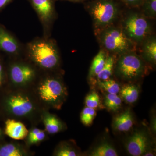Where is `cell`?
I'll return each instance as SVG.
<instances>
[{
    "instance_id": "cell-6",
    "label": "cell",
    "mask_w": 156,
    "mask_h": 156,
    "mask_svg": "<svg viewBox=\"0 0 156 156\" xmlns=\"http://www.w3.org/2000/svg\"><path fill=\"white\" fill-rule=\"evenodd\" d=\"M34 10L41 24L43 36L51 37L54 23L57 18L55 0H27Z\"/></svg>"
},
{
    "instance_id": "cell-10",
    "label": "cell",
    "mask_w": 156,
    "mask_h": 156,
    "mask_svg": "<svg viewBox=\"0 0 156 156\" xmlns=\"http://www.w3.org/2000/svg\"><path fill=\"white\" fill-rule=\"evenodd\" d=\"M150 140L147 134L142 131H137L128 138L126 144L128 153L133 156L144 155L148 151Z\"/></svg>"
},
{
    "instance_id": "cell-22",
    "label": "cell",
    "mask_w": 156,
    "mask_h": 156,
    "mask_svg": "<svg viewBox=\"0 0 156 156\" xmlns=\"http://www.w3.org/2000/svg\"><path fill=\"white\" fill-rule=\"evenodd\" d=\"M98 85L101 89L110 94H118L121 89L119 85L116 81L112 79L99 82Z\"/></svg>"
},
{
    "instance_id": "cell-4",
    "label": "cell",
    "mask_w": 156,
    "mask_h": 156,
    "mask_svg": "<svg viewBox=\"0 0 156 156\" xmlns=\"http://www.w3.org/2000/svg\"><path fill=\"white\" fill-rule=\"evenodd\" d=\"M120 27L126 37L136 45L152 35L149 19L136 11H129L122 20Z\"/></svg>"
},
{
    "instance_id": "cell-12",
    "label": "cell",
    "mask_w": 156,
    "mask_h": 156,
    "mask_svg": "<svg viewBox=\"0 0 156 156\" xmlns=\"http://www.w3.org/2000/svg\"><path fill=\"white\" fill-rule=\"evenodd\" d=\"M141 58L153 65L156 62V38L154 35L147 37L140 44Z\"/></svg>"
},
{
    "instance_id": "cell-19",
    "label": "cell",
    "mask_w": 156,
    "mask_h": 156,
    "mask_svg": "<svg viewBox=\"0 0 156 156\" xmlns=\"http://www.w3.org/2000/svg\"><path fill=\"white\" fill-rule=\"evenodd\" d=\"M90 155L92 156H117L116 151L114 147L108 143L101 144L95 148L91 152Z\"/></svg>"
},
{
    "instance_id": "cell-27",
    "label": "cell",
    "mask_w": 156,
    "mask_h": 156,
    "mask_svg": "<svg viewBox=\"0 0 156 156\" xmlns=\"http://www.w3.org/2000/svg\"><path fill=\"white\" fill-rule=\"evenodd\" d=\"M45 133L44 131L40 130L38 133L35 134L34 136L29 138V142L31 144L37 143L42 141L44 139Z\"/></svg>"
},
{
    "instance_id": "cell-16",
    "label": "cell",
    "mask_w": 156,
    "mask_h": 156,
    "mask_svg": "<svg viewBox=\"0 0 156 156\" xmlns=\"http://www.w3.org/2000/svg\"><path fill=\"white\" fill-rule=\"evenodd\" d=\"M115 56L114 54L108 53L104 66L96 76L98 82L109 79L112 75L115 63Z\"/></svg>"
},
{
    "instance_id": "cell-13",
    "label": "cell",
    "mask_w": 156,
    "mask_h": 156,
    "mask_svg": "<svg viewBox=\"0 0 156 156\" xmlns=\"http://www.w3.org/2000/svg\"><path fill=\"white\" fill-rule=\"evenodd\" d=\"M5 133L12 139L22 140L27 136L28 131L22 123L8 119L5 122Z\"/></svg>"
},
{
    "instance_id": "cell-25",
    "label": "cell",
    "mask_w": 156,
    "mask_h": 156,
    "mask_svg": "<svg viewBox=\"0 0 156 156\" xmlns=\"http://www.w3.org/2000/svg\"><path fill=\"white\" fill-rule=\"evenodd\" d=\"M87 107L92 108H96L100 104V98L96 92H93L87 95L85 100Z\"/></svg>"
},
{
    "instance_id": "cell-24",
    "label": "cell",
    "mask_w": 156,
    "mask_h": 156,
    "mask_svg": "<svg viewBox=\"0 0 156 156\" xmlns=\"http://www.w3.org/2000/svg\"><path fill=\"white\" fill-rule=\"evenodd\" d=\"M22 152L16 146L7 144L0 148V156H21Z\"/></svg>"
},
{
    "instance_id": "cell-17",
    "label": "cell",
    "mask_w": 156,
    "mask_h": 156,
    "mask_svg": "<svg viewBox=\"0 0 156 156\" xmlns=\"http://www.w3.org/2000/svg\"><path fill=\"white\" fill-rule=\"evenodd\" d=\"M120 92L122 98L128 103H134L139 97V89L133 84L125 85L120 89Z\"/></svg>"
},
{
    "instance_id": "cell-5",
    "label": "cell",
    "mask_w": 156,
    "mask_h": 156,
    "mask_svg": "<svg viewBox=\"0 0 156 156\" xmlns=\"http://www.w3.org/2000/svg\"><path fill=\"white\" fill-rule=\"evenodd\" d=\"M115 67L116 74L127 80H133L141 77L145 71L144 62L135 50L119 55Z\"/></svg>"
},
{
    "instance_id": "cell-8",
    "label": "cell",
    "mask_w": 156,
    "mask_h": 156,
    "mask_svg": "<svg viewBox=\"0 0 156 156\" xmlns=\"http://www.w3.org/2000/svg\"><path fill=\"white\" fill-rule=\"evenodd\" d=\"M11 62L8 73L12 83L17 85H24L32 80L36 75V70L29 62L17 60Z\"/></svg>"
},
{
    "instance_id": "cell-32",
    "label": "cell",
    "mask_w": 156,
    "mask_h": 156,
    "mask_svg": "<svg viewBox=\"0 0 156 156\" xmlns=\"http://www.w3.org/2000/svg\"><path fill=\"white\" fill-rule=\"evenodd\" d=\"M2 135V131H1V128H0V136Z\"/></svg>"
},
{
    "instance_id": "cell-30",
    "label": "cell",
    "mask_w": 156,
    "mask_h": 156,
    "mask_svg": "<svg viewBox=\"0 0 156 156\" xmlns=\"http://www.w3.org/2000/svg\"><path fill=\"white\" fill-rule=\"evenodd\" d=\"M13 0H0V12L4 10Z\"/></svg>"
},
{
    "instance_id": "cell-2",
    "label": "cell",
    "mask_w": 156,
    "mask_h": 156,
    "mask_svg": "<svg viewBox=\"0 0 156 156\" xmlns=\"http://www.w3.org/2000/svg\"><path fill=\"white\" fill-rule=\"evenodd\" d=\"M95 33L102 49L109 54L119 56L136 50L137 45L126 37L120 26L113 24Z\"/></svg>"
},
{
    "instance_id": "cell-18",
    "label": "cell",
    "mask_w": 156,
    "mask_h": 156,
    "mask_svg": "<svg viewBox=\"0 0 156 156\" xmlns=\"http://www.w3.org/2000/svg\"><path fill=\"white\" fill-rule=\"evenodd\" d=\"M44 124L47 131L51 134L58 133L62 128L61 122L56 117L51 115L45 117Z\"/></svg>"
},
{
    "instance_id": "cell-9",
    "label": "cell",
    "mask_w": 156,
    "mask_h": 156,
    "mask_svg": "<svg viewBox=\"0 0 156 156\" xmlns=\"http://www.w3.org/2000/svg\"><path fill=\"white\" fill-rule=\"evenodd\" d=\"M39 94L43 100L56 102L64 94L63 85L57 78L48 77L43 81L39 87Z\"/></svg>"
},
{
    "instance_id": "cell-11",
    "label": "cell",
    "mask_w": 156,
    "mask_h": 156,
    "mask_svg": "<svg viewBox=\"0 0 156 156\" xmlns=\"http://www.w3.org/2000/svg\"><path fill=\"white\" fill-rule=\"evenodd\" d=\"M7 103L11 112L17 116L26 115L33 109V105L29 98L22 95L11 96L8 99Z\"/></svg>"
},
{
    "instance_id": "cell-7",
    "label": "cell",
    "mask_w": 156,
    "mask_h": 156,
    "mask_svg": "<svg viewBox=\"0 0 156 156\" xmlns=\"http://www.w3.org/2000/svg\"><path fill=\"white\" fill-rule=\"evenodd\" d=\"M24 44L0 22V52L10 57L23 56Z\"/></svg>"
},
{
    "instance_id": "cell-28",
    "label": "cell",
    "mask_w": 156,
    "mask_h": 156,
    "mask_svg": "<svg viewBox=\"0 0 156 156\" xmlns=\"http://www.w3.org/2000/svg\"><path fill=\"white\" fill-rule=\"evenodd\" d=\"M126 5L130 8H139L142 5L143 0H122Z\"/></svg>"
},
{
    "instance_id": "cell-29",
    "label": "cell",
    "mask_w": 156,
    "mask_h": 156,
    "mask_svg": "<svg viewBox=\"0 0 156 156\" xmlns=\"http://www.w3.org/2000/svg\"><path fill=\"white\" fill-rule=\"evenodd\" d=\"M5 70L3 63L2 56L0 54V87L3 83L5 75Z\"/></svg>"
},
{
    "instance_id": "cell-14",
    "label": "cell",
    "mask_w": 156,
    "mask_h": 156,
    "mask_svg": "<svg viewBox=\"0 0 156 156\" xmlns=\"http://www.w3.org/2000/svg\"><path fill=\"white\" fill-rule=\"evenodd\" d=\"M133 124V115L130 109L116 117L113 123L114 128L120 132L129 131L132 128Z\"/></svg>"
},
{
    "instance_id": "cell-15",
    "label": "cell",
    "mask_w": 156,
    "mask_h": 156,
    "mask_svg": "<svg viewBox=\"0 0 156 156\" xmlns=\"http://www.w3.org/2000/svg\"><path fill=\"white\" fill-rule=\"evenodd\" d=\"M108 55V53L101 49L95 56L89 70V76L90 78H96L104 66Z\"/></svg>"
},
{
    "instance_id": "cell-1",
    "label": "cell",
    "mask_w": 156,
    "mask_h": 156,
    "mask_svg": "<svg viewBox=\"0 0 156 156\" xmlns=\"http://www.w3.org/2000/svg\"><path fill=\"white\" fill-rule=\"evenodd\" d=\"M23 56L38 67L46 70L57 68L60 63L57 42L51 37H37L24 44Z\"/></svg>"
},
{
    "instance_id": "cell-3",
    "label": "cell",
    "mask_w": 156,
    "mask_h": 156,
    "mask_svg": "<svg viewBox=\"0 0 156 156\" xmlns=\"http://www.w3.org/2000/svg\"><path fill=\"white\" fill-rule=\"evenodd\" d=\"M95 32L113 25L119 18L120 8L115 0H92L87 4Z\"/></svg>"
},
{
    "instance_id": "cell-31",
    "label": "cell",
    "mask_w": 156,
    "mask_h": 156,
    "mask_svg": "<svg viewBox=\"0 0 156 156\" xmlns=\"http://www.w3.org/2000/svg\"><path fill=\"white\" fill-rule=\"evenodd\" d=\"M55 1H58V0H55ZM66 1H69V2H83L86 0H66Z\"/></svg>"
},
{
    "instance_id": "cell-23",
    "label": "cell",
    "mask_w": 156,
    "mask_h": 156,
    "mask_svg": "<svg viewBox=\"0 0 156 156\" xmlns=\"http://www.w3.org/2000/svg\"><path fill=\"white\" fill-rule=\"evenodd\" d=\"M96 114L95 109L87 107L83 109L81 113V122L85 126H90L92 124Z\"/></svg>"
},
{
    "instance_id": "cell-26",
    "label": "cell",
    "mask_w": 156,
    "mask_h": 156,
    "mask_svg": "<svg viewBox=\"0 0 156 156\" xmlns=\"http://www.w3.org/2000/svg\"><path fill=\"white\" fill-rule=\"evenodd\" d=\"M56 155L58 156H76L75 151L69 147H63L57 152Z\"/></svg>"
},
{
    "instance_id": "cell-21",
    "label": "cell",
    "mask_w": 156,
    "mask_h": 156,
    "mask_svg": "<svg viewBox=\"0 0 156 156\" xmlns=\"http://www.w3.org/2000/svg\"><path fill=\"white\" fill-rule=\"evenodd\" d=\"M122 99L117 94L108 93L105 98V105L112 111L119 110L122 106Z\"/></svg>"
},
{
    "instance_id": "cell-20",
    "label": "cell",
    "mask_w": 156,
    "mask_h": 156,
    "mask_svg": "<svg viewBox=\"0 0 156 156\" xmlns=\"http://www.w3.org/2000/svg\"><path fill=\"white\" fill-rule=\"evenodd\" d=\"M141 7L142 14L148 19L156 17V0H143Z\"/></svg>"
}]
</instances>
